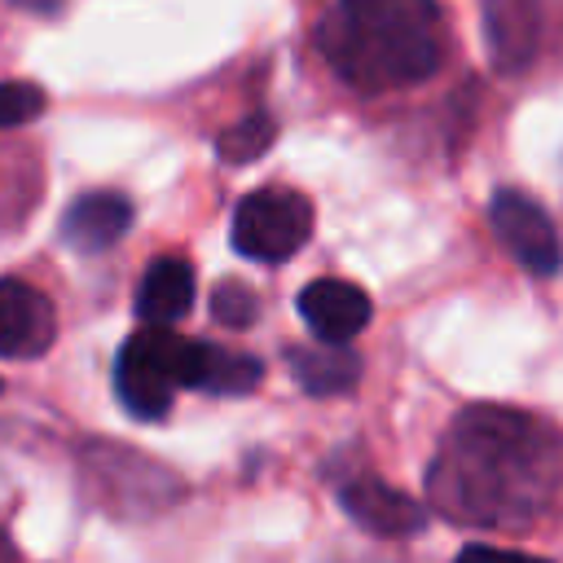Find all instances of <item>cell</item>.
I'll list each match as a JSON object with an SVG mask.
<instances>
[{
    "mask_svg": "<svg viewBox=\"0 0 563 563\" xmlns=\"http://www.w3.org/2000/svg\"><path fill=\"white\" fill-rule=\"evenodd\" d=\"M554 479L559 440L545 422L501 405H471L453 418L427 493L431 506L457 523L515 528L550 506Z\"/></svg>",
    "mask_w": 563,
    "mask_h": 563,
    "instance_id": "obj_1",
    "label": "cell"
},
{
    "mask_svg": "<svg viewBox=\"0 0 563 563\" xmlns=\"http://www.w3.org/2000/svg\"><path fill=\"white\" fill-rule=\"evenodd\" d=\"M317 48L356 92L413 88L444 66V18L435 0H334Z\"/></svg>",
    "mask_w": 563,
    "mask_h": 563,
    "instance_id": "obj_2",
    "label": "cell"
},
{
    "mask_svg": "<svg viewBox=\"0 0 563 563\" xmlns=\"http://www.w3.org/2000/svg\"><path fill=\"white\" fill-rule=\"evenodd\" d=\"M194 339H180L172 330L145 325L136 330L114 361V391L128 405L132 418H163L176 387H185Z\"/></svg>",
    "mask_w": 563,
    "mask_h": 563,
    "instance_id": "obj_3",
    "label": "cell"
},
{
    "mask_svg": "<svg viewBox=\"0 0 563 563\" xmlns=\"http://www.w3.org/2000/svg\"><path fill=\"white\" fill-rule=\"evenodd\" d=\"M229 238L238 255L255 264H282L312 238V202L295 189L264 185L238 202Z\"/></svg>",
    "mask_w": 563,
    "mask_h": 563,
    "instance_id": "obj_4",
    "label": "cell"
},
{
    "mask_svg": "<svg viewBox=\"0 0 563 563\" xmlns=\"http://www.w3.org/2000/svg\"><path fill=\"white\" fill-rule=\"evenodd\" d=\"M488 220H493V233L501 238V246L532 277L559 273V233H554V220L545 216L541 202H532L519 189H497L488 202Z\"/></svg>",
    "mask_w": 563,
    "mask_h": 563,
    "instance_id": "obj_5",
    "label": "cell"
},
{
    "mask_svg": "<svg viewBox=\"0 0 563 563\" xmlns=\"http://www.w3.org/2000/svg\"><path fill=\"white\" fill-rule=\"evenodd\" d=\"M339 506L352 523H361L374 537H391V541H405V537L422 532V523H427L422 501H413L409 493H400V488H391L374 475L343 479L339 484Z\"/></svg>",
    "mask_w": 563,
    "mask_h": 563,
    "instance_id": "obj_6",
    "label": "cell"
},
{
    "mask_svg": "<svg viewBox=\"0 0 563 563\" xmlns=\"http://www.w3.org/2000/svg\"><path fill=\"white\" fill-rule=\"evenodd\" d=\"M53 334H57V312L48 295L22 277H0V356L31 361L48 352Z\"/></svg>",
    "mask_w": 563,
    "mask_h": 563,
    "instance_id": "obj_7",
    "label": "cell"
},
{
    "mask_svg": "<svg viewBox=\"0 0 563 563\" xmlns=\"http://www.w3.org/2000/svg\"><path fill=\"white\" fill-rule=\"evenodd\" d=\"M299 317L303 325L321 339V343H339L347 347L374 317L369 308V295L356 286V282H343V277H317L299 290Z\"/></svg>",
    "mask_w": 563,
    "mask_h": 563,
    "instance_id": "obj_8",
    "label": "cell"
},
{
    "mask_svg": "<svg viewBox=\"0 0 563 563\" xmlns=\"http://www.w3.org/2000/svg\"><path fill=\"white\" fill-rule=\"evenodd\" d=\"M484 40L497 70H523L537 57L541 0H484Z\"/></svg>",
    "mask_w": 563,
    "mask_h": 563,
    "instance_id": "obj_9",
    "label": "cell"
},
{
    "mask_svg": "<svg viewBox=\"0 0 563 563\" xmlns=\"http://www.w3.org/2000/svg\"><path fill=\"white\" fill-rule=\"evenodd\" d=\"M128 229H132V202L123 194H110V189L79 194L62 216V242L84 251V255L114 246Z\"/></svg>",
    "mask_w": 563,
    "mask_h": 563,
    "instance_id": "obj_10",
    "label": "cell"
},
{
    "mask_svg": "<svg viewBox=\"0 0 563 563\" xmlns=\"http://www.w3.org/2000/svg\"><path fill=\"white\" fill-rule=\"evenodd\" d=\"M194 268L185 260H172V255H158L141 286H136V317L145 325H158V330H172L189 308H194Z\"/></svg>",
    "mask_w": 563,
    "mask_h": 563,
    "instance_id": "obj_11",
    "label": "cell"
},
{
    "mask_svg": "<svg viewBox=\"0 0 563 563\" xmlns=\"http://www.w3.org/2000/svg\"><path fill=\"white\" fill-rule=\"evenodd\" d=\"M260 374H264V365L246 352H229V347H216V343H194L185 387L211 391V396H246L251 387H260Z\"/></svg>",
    "mask_w": 563,
    "mask_h": 563,
    "instance_id": "obj_12",
    "label": "cell"
},
{
    "mask_svg": "<svg viewBox=\"0 0 563 563\" xmlns=\"http://www.w3.org/2000/svg\"><path fill=\"white\" fill-rule=\"evenodd\" d=\"M286 361H290L295 383H299L308 396H343V391H352L356 378H361V356H356L352 347H339V343L290 347Z\"/></svg>",
    "mask_w": 563,
    "mask_h": 563,
    "instance_id": "obj_13",
    "label": "cell"
},
{
    "mask_svg": "<svg viewBox=\"0 0 563 563\" xmlns=\"http://www.w3.org/2000/svg\"><path fill=\"white\" fill-rule=\"evenodd\" d=\"M277 141V123L268 110H251L246 119H238L233 128H224L216 136V154L229 163V167H246L255 163L260 154H268V145Z\"/></svg>",
    "mask_w": 563,
    "mask_h": 563,
    "instance_id": "obj_14",
    "label": "cell"
},
{
    "mask_svg": "<svg viewBox=\"0 0 563 563\" xmlns=\"http://www.w3.org/2000/svg\"><path fill=\"white\" fill-rule=\"evenodd\" d=\"M211 312H216V321H220V325L242 330V325H251V321H255L260 303H255V290H246L242 282H220V286L211 290Z\"/></svg>",
    "mask_w": 563,
    "mask_h": 563,
    "instance_id": "obj_15",
    "label": "cell"
},
{
    "mask_svg": "<svg viewBox=\"0 0 563 563\" xmlns=\"http://www.w3.org/2000/svg\"><path fill=\"white\" fill-rule=\"evenodd\" d=\"M44 110V88L26 84V79H4L0 84V128H18L31 123Z\"/></svg>",
    "mask_w": 563,
    "mask_h": 563,
    "instance_id": "obj_16",
    "label": "cell"
},
{
    "mask_svg": "<svg viewBox=\"0 0 563 563\" xmlns=\"http://www.w3.org/2000/svg\"><path fill=\"white\" fill-rule=\"evenodd\" d=\"M453 563H550V559H532V554L497 550V545H462Z\"/></svg>",
    "mask_w": 563,
    "mask_h": 563,
    "instance_id": "obj_17",
    "label": "cell"
},
{
    "mask_svg": "<svg viewBox=\"0 0 563 563\" xmlns=\"http://www.w3.org/2000/svg\"><path fill=\"white\" fill-rule=\"evenodd\" d=\"M9 4H18V9H26L35 18H57L66 9V0H9Z\"/></svg>",
    "mask_w": 563,
    "mask_h": 563,
    "instance_id": "obj_18",
    "label": "cell"
},
{
    "mask_svg": "<svg viewBox=\"0 0 563 563\" xmlns=\"http://www.w3.org/2000/svg\"><path fill=\"white\" fill-rule=\"evenodd\" d=\"M0 563H9V545H4V532H0Z\"/></svg>",
    "mask_w": 563,
    "mask_h": 563,
    "instance_id": "obj_19",
    "label": "cell"
}]
</instances>
